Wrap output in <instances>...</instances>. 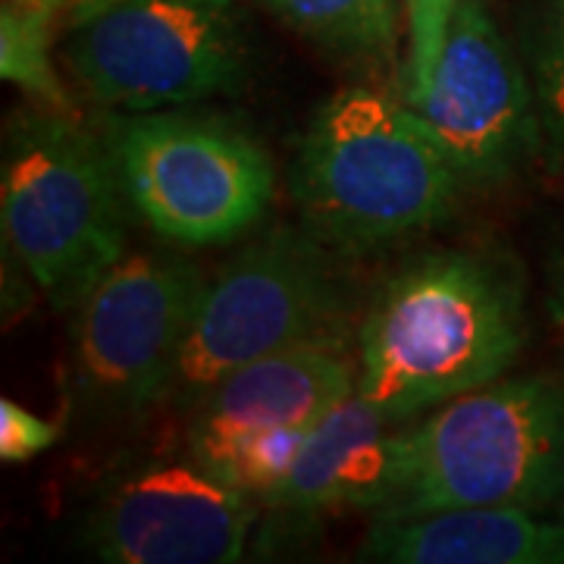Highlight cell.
Listing matches in <instances>:
<instances>
[{
	"instance_id": "cell-11",
	"label": "cell",
	"mask_w": 564,
	"mask_h": 564,
	"mask_svg": "<svg viewBox=\"0 0 564 564\" xmlns=\"http://www.w3.org/2000/svg\"><path fill=\"white\" fill-rule=\"evenodd\" d=\"M355 392L358 373L339 336L289 345L242 364L195 404L188 430L192 462L210 470L248 440L280 430H314Z\"/></svg>"
},
{
	"instance_id": "cell-7",
	"label": "cell",
	"mask_w": 564,
	"mask_h": 564,
	"mask_svg": "<svg viewBox=\"0 0 564 564\" xmlns=\"http://www.w3.org/2000/svg\"><path fill=\"white\" fill-rule=\"evenodd\" d=\"M323 245L311 229H276L207 280L170 392L176 402L195 408L242 364L339 336L343 282Z\"/></svg>"
},
{
	"instance_id": "cell-6",
	"label": "cell",
	"mask_w": 564,
	"mask_h": 564,
	"mask_svg": "<svg viewBox=\"0 0 564 564\" xmlns=\"http://www.w3.org/2000/svg\"><path fill=\"white\" fill-rule=\"evenodd\" d=\"M66 66L104 107L173 110L239 91L251 41L232 0H120L73 29Z\"/></svg>"
},
{
	"instance_id": "cell-19",
	"label": "cell",
	"mask_w": 564,
	"mask_h": 564,
	"mask_svg": "<svg viewBox=\"0 0 564 564\" xmlns=\"http://www.w3.org/2000/svg\"><path fill=\"white\" fill-rule=\"evenodd\" d=\"M3 3H13V7H25V10H35L44 13L57 22L61 29H79L85 22H91L95 17H101L104 10H110L113 3L120 0H3Z\"/></svg>"
},
{
	"instance_id": "cell-12",
	"label": "cell",
	"mask_w": 564,
	"mask_h": 564,
	"mask_svg": "<svg viewBox=\"0 0 564 564\" xmlns=\"http://www.w3.org/2000/svg\"><path fill=\"white\" fill-rule=\"evenodd\" d=\"M361 392L336 404L304 440L289 474L261 496L263 508L285 518L333 511L383 514L399 492V433Z\"/></svg>"
},
{
	"instance_id": "cell-17",
	"label": "cell",
	"mask_w": 564,
	"mask_h": 564,
	"mask_svg": "<svg viewBox=\"0 0 564 564\" xmlns=\"http://www.w3.org/2000/svg\"><path fill=\"white\" fill-rule=\"evenodd\" d=\"M402 3L408 20V69H404L402 98H414L430 85L458 0H402Z\"/></svg>"
},
{
	"instance_id": "cell-1",
	"label": "cell",
	"mask_w": 564,
	"mask_h": 564,
	"mask_svg": "<svg viewBox=\"0 0 564 564\" xmlns=\"http://www.w3.org/2000/svg\"><path fill=\"white\" fill-rule=\"evenodd\" d=\"M524 343V280L511 263L464 248L423 254L370 302L358 392L404 421L502 380Z\"/></svg>"
},
{
	"instance_id": "cell-20",
	"label": "cell",
	"mask_w": 564,
	"mask_h": 564,
	"mask_svg": "<svg viewBox=\"0 0 564 564\" xmlns=\"http://www.w3.org/2000/svg\"><path fill=\"white\" fill-rule=\"evenodd\" d=\"M545 314L552 329L558 333L564 348V248L549 263V280H545Z\"/></svg>"
},
{
	"instance_id": "cell-18",
	"label": "cell",
	"mask_w": 564,
	"mask_h": 564,
	"mask_svg": "<svg viewBox=\"0 0 564 564\" xmlns=\"http://www.w3.org/2000/svg\"><path fill=\"white\" fill-rule=\"evenodd\" d=\"M57 443V426L22 404L3 399L0 402V458L7 464L29 462L44 448Z\"/></svg>"
},
{
	"instance_id": "cell-3",
	"label": "cell",
	"mask_w": 564,
	"mask_h": 564,
	"mask_svg": "<svg viewBox=\"0 0 564 564\" xmlns=\"http://www.w3.org/2000/svg\"><path fill=\"white\" fill-rule=\"evenodd\" d=\"M562 499L564 386L521 377L464 392L402 430L399 492L377 518L474 505L545 511Z\"/></svg>"
},
{
	"instance_id": "cell-2",
	"label": "cell",
	"mask_w": 564,
	"mask_h": 564,
	"mask_svg": "<svg viewBox=\"0 0 564 564\" xmlns=\"http://www.w3.org/2000/svg\"><path fill=\"white\" fill-rule=\"evenodd\" d=\"M304 229L336 248H373L448 217L464 185L402 98L345 88L317 110L292 163Z\"/></svg>"
},
{
	"instance_id": "cell-9",
	"label": "cell",
	"mask_w": 564,
	"mask_h": 564,
	"mask_svg": "<svg viewBox=\"0 0 564 564\" xmlns=\"http://www.w3.org/2000/svg\"><path fill=\"white\" fill-rule=\"evenodd\" d=\"M207 280L182 254H122L79 304L76 373L91 402L144 411L173 392Z\"/></svg>"
},
{
	"instance_id": "cell-14",
	"label": "cell",
	"mask_w": 564,
	"mask_h": 564,
	"mask_svg": "<svg viewBox=\"0 0 564 564\" xmlns=\"http://www.w3.org/2000/svg\"><path fill=\"white\" fill-rule=\"evenodd\" d=\"M336 61L380 66L399 47L395 0H258Z\"/></svg>"
},
{
	"instance_id": "cell-10",
	"label": "cell",
	"mask_w": 564,
	"mask_h": 564,
	"mask_svg": "<svg viewBox=\"0 0 564 564\" xmlns=\"http://www.w3.org/2000/svg\"><path fill=\"white\" fill-rule=\"evenodd\" d=\"M251 499L198 462L151 464L98 499L85 543L113 564L239 562L258 514Z\"/></svg>"
},
{
	"instance_id": "cell-13",
	"label": "cell",
	"mask_w": 564,
	"mask_h": 564,
	"mask_svg": "<svg viewBox=\"0 0 564 564\" xmlns=\"http://www.w3.org/2000/svg\"><path fill=\"white\" fill-rule=\"evenodd\" d=\"M361 558L389 564H564V518H545L543 511L514 505L373 518Z\"/></svg>"
},
{
	"instance_id": "cell-4",
	"label": "cell",
	"mask_w": 564,
	"mask_h": 564,
	"mask_svg": "<svg viewBox=\"0 0 564 564\" xmlns=\"http://www.w3.org/2000/svg\"><path fill=\"white\" fill-rule=\"evenodd\" d=\"M117 163L63 110H22L3 139V232L57 311L85 302L126 254Z\"/></svg>"
},
{
	"instance_id": "cell-5",
	"label": "cell",
	"mask_w": 564,
	"mask_h": 564,
	"mask_svg": "<svg viewBox=\"0 0 564 564\" xmlns=\"http://www.w3.org/2000/svg\"><path fill=\"white\" fill-rule=\"evenodd\" d=\"M104 141L126 202L166 242L226 245L270 210V154L236 122L185 107L148 110L107 122Z\"/></svg>"
},
{
	"instance_id": "cell-8",
	"label": "cell",
	"mask_w": 564,
	"mask_h": 564,
	"mask_svg": "<svg viewBox=\"0 0 564 564\" xmlns=\"http://www.w3.org/2000/svg\"><path fill=\"white\" fill-rule=\"evenodd\" d=\"M462 185L511 180L543 141L533 79L486 0H458L430 85L402 98Z\"/></svg>"
},
{
	"instance_id": "cell-16",
	"label": "cell",
	"mask_w": 564,
	"mask_h": 564,
	"mask_svg": "<svg viewBox=\"0 0 564 564\" xmlns=\"http://www.w3.org/2000/svg\"><path fill=\"white\" fill-rule=\"evenodd\" d=\"M533 91L543 139L564 161V0H549L533 44Z\"/></svg>"
},
{
	"instance_id": "cell-15",
	"label": "cell",
	"mask_w": 564,
	"mask_h": 564,
	"mask_svg": "<svg viewBox=\"0 0 564 564\" xmlns=\"http://www.w3.org/2000/svg\"><path fill=\"white\" fill-rule=\"evenodd\" d=\"M61 25L25 7L3 3L0 13V69L3 79L51 110H66V95L51 63V47Z\"/></svg>"
}]
</instances>
